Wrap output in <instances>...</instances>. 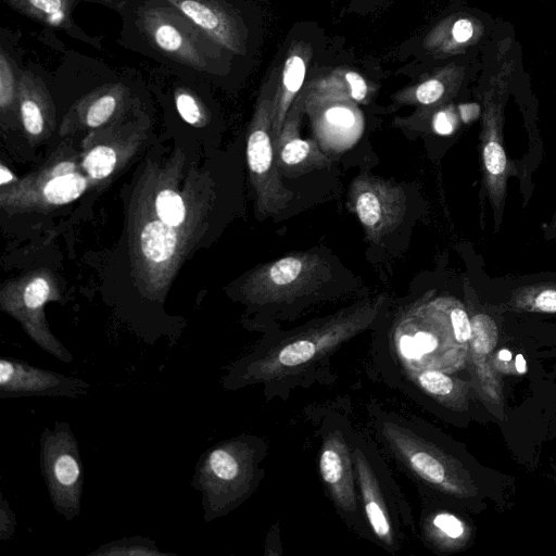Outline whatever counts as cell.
Here are the masks:
<instances>
[{
    "instance_id": "1",
    "label": "cell",
    "mask_w": 556,
    "mask_h": 556,
    "mask_svg": "<svg viewBox=\"0 0 556 556\" xmlns=\"http://www.w3.org/2000/svg\"><path fill=\"white\" fill-rule=\"evenodd\" d=\"M117 43L159 65L225 86L239 73L237 59L163 0H124Z\"/></svg>"
},
{
    "instance_id": "2",
    "label": "cell",
    "mask_w": 556,
    "mask_h": 556,
    "mask_svg": "<svg viewBox=\"0 0 556 556\" xmlns=\"http://www.w3.org/2000/svg\"><path fill=\"white\" fill-rule=\"evenodd\" d=\"M387 294L359 302L308 328L293 333L265 352L249 356L233 366L229 384L265 383L282 380L308 369L334 348L367 329L388 302Z\"/></svg>"
},
{
    "instance_id": "3",
    "label": "cell",
    "mask_w": 556,
    "mask_h": 556,
    "mask_svg": "<svg viewBox=\"0 0 556 556\" xmlns=\"http://www.w3.org/2000/svg\"><path fill=\"white\" fill-rule=\"evenodd\" d=\"M261 446L256 440L241 435L216 444L200 457L192 485L202 493L206 521L228 514L253 491Z\"/></svg>"
},
{
    "instance_id": "4",
    "label": "cell",
    "mask_w": 556,
    "mask_h": 556,
    "mask_svg": "<svg viewBox=\"0 0 556 556\" xmlns=\"http://www.w3.org/2000/svg\"><path fill=\"white\" fill-rule=\"evenodd\" d=\"M395 345L404 364L417 371L451 374L468 362V350L456 341L440 298L419 301L406 311L395 330Z\"/></svg>"
},
{
    "instance_id": "5",
    "label": "cell",
    "mask_w": 556,
    "mask_h": 556,
    "mask_svg": "<svg viewBox=\"0 0 556 556\" xmlns=\"http://www.w3.org/2000/svg\"><path fill=\"white\" fill-rule=\"evenodd\" d=\"M381 433L414 476L428 485L458 498L477 495L469 471L435 443L417 434L412 428L390 420L381 421Z\"/></svg>"
},
{
    "instance_id": "6",
    "label": "cell",
    "mask_w": 556,
    "mask_h": 556,
    "mask_svg": "<svg viewBox=\"0 0 556 556\" xmlns=\"http://www.w3.org/2000/svg\"><path fill=\"white\" fill-rule=\"evenodd\" d=\"M278 72L274 68L261 90L247 142L248 165L258 210L266 216L281 213L293 199V192L282 184L275 157L273 108Z\"/></svg>"
},
{
    "instance_id": "7",
    "label": "cell",
    "mask_w": 556,
    "mask_h": 556,
    "mask_svg": "<svg viewBox=\"0 0 556 556\" xmlns=\"http://www.w3.org/2000/svg\"><path fill=\"white\" fill-rule=\"evenodd\" d=\"M40 466L51 503L66 520L80 511L84 470L78 443L65 422L46 428L40 440Z\"/></svg>"
},
{
    "instance_id": "8",
    "label": "cell",
    "mask_w": 556,
    "mask_h": 556,
    "mask_svg": "<svg viewBox=\"0 0 556 556\" xmlns=\"http://www.w3.org/2000/svg\"><path fill=\"white\" fill-rule=\"evenodd\" d=\"M330 276V264L321 255L292 253L260 267L251 277L250 294L261 303L290 302L319 289Z\"/></svg>"
},
{
    "instance_id": "9",
    "label": "cell",
    "mask_w": 556,
    "mask_h": 556,
    "mask_svg": "<svg viewBox=\"0 0 556 556\" xmlns=\"http://www.w3.org/2000/svg\"><path fill=\"white\" fill-rule=\"evenodd\" d=\"M348 207L361 223L366 239L380 243L403 222L406 194L396 182L362 173L350 184Z\"/></svg>"
},
{
    "instance_id": "10",
    "label": "cell",
    "mask_w": 556,
    "mask_h": 556,
    "mask_svg": "<svg viewBox=\"0 0 556 556\" xmlns=\"http://www.w3.org/2000/svg\"><path fill=\"white\" fill-rule=\"evenodd\" d=\"M242 61L251 51V22L244 0H163Z\"/></svg>"
},
{
    "instance_id": "11",
    "label": "cell",
    "mask_w": 556,
    "mask_h": 556,
    "mask_svg": "<svg viewBox=\"0 0 556 556\" xmlns=\"http://www.w3.org/2000/svg\"><path fill=\"white\" fill-rule=\"evenodd\" d=\"M471 337L468 346V364L471 383L484 406L498 419L504 420L505 406L501 378L492 365V355L498 341L495 321L484 313L470 317Z\"/></svg>"
},
{
    "instance_id": "12",
    "label": "cell",
    "mask_w": 556,
    "mask_h": 556,
    "mask_svg": "<svg viewBox=\"0 0 556 556\" xmlns=\"http://www.w3.org/2000/svg\"><path fill=\"white\" fill-rule=\"evenodd\" d=\"M305 113L304 88L294 100L279 135L275 138V157L278 172L287 177H298L318 168H327L331 161L319 144L300 135Z\"/></svg>"
},
{
    "instance_id": "13",
    "label": "cell",
    "mask_w": 556,
    "mask_h": 556,
    "mask_svg": "<svg viewBox=\"0 0 556 556\" xmlns=\"http://www.w3.org/2000/svg\"><path fill=\"white\" fill-rule=\"evenodd\" d=\"M89 383L64 375L40 369L12 358L0 361V397L31 395L76 396L86 393Z\"/></svg>"
},
{
    "instance_id": "14",
    "label": "cell",
    "mask_w": 556,
    "mask_h": 556,
    "mask_svg": "<svg viewBox=\"0 0 556 556\" xmlns=\"http://www.w3.org/2000/svg\"><path fill=\"white\" fill-rule=\"evenodd\" d=\"M15 12L39 24L45 31H62L94 49H103V35L85 31L74 20V10L81 2L100 4L119 11L124 0H1Z\"/></svg>"
},
{
    "instance_id": "15",
    "label": "cell",
    "mask_w": 556,
    "mask_h": 556,
    "mask_svg": "<svg viewBox=\"0 0 556 556\" xmlns=\"http://www.w3.org/2000/svg\"><path fill=\"white\" fill-rule=\"evenodd\" d=\"M353 454L340 431L329 433L324 442L319 457L321 478L333 498L334 504L348 515H358V502L355 493L352 468Z\"/></svg>"
},
{
    "instance_id": "16",
    "label": "cell",
    "mask_w": 556,
    "mask_h": 556,
    "mask_svg": "<svg viewBox=\"0 0 556 556\" xmlns=\"http://www.w3.org/2000/svg\"><path fill=\"white\" fill-rule=\"evenodd\" d=\"M354 102L337 101L305 105L323 149L340 151L359 136L362 123Z\"/></svg>"
},
{
    "instance_id": "17",
    "label": "cell",
    "mask_w": 556,
    "mask_h": 556,
    "mask_svg": "<svg viewBox=\"0 0 556 556\" xmlns=\"http://www.w3.org/2000/svg\"><path fill=\"white\" fill-rule=\"evenodd\" d=\"M313 55V48L304 40L292 41L285 54L278 79L273 108V132L276 138L283 125L285 118L304 88Z\"/></svg>"
},
{
    "instance_id": "18",
    "label": "cell",
    "mask_w": 556,
    "mask_h": 556,
    "mask_svg": "<svg viewBox=\"0 0 556 556\" xmlns=\"http://www.w3.org/2000/svg\"><path fill=\"white\" fill-rule=\"evenodd\" d=\"M353 464L355 479L362 492L367 520L376 536L388 547H395V533L389 514L387 498L364 450L355 445Z\"/></svg>"
},
{
    "instance_id": "19",
    "label": "cell",
    "mask_w": 556,
    "mask_h": 556,
    "mask_svg": "<svg viewBox=\"0 0 556 556\" xmlns=\"http://www.w3.org/2000/svg\"><path fill=\"white\" fill-rule=\"evenodd\" d=\"M305 105L321 102L346 101L367 103L372 94V87L358 72L337 67L304 86Z\"/></svg>"
},
{
    "instance_id": "20",
    "label": "cell",
    "mask_w": 556,
    "mask_h": 556,
    "mask_svg": "<svg viewBox=\"0 0 556 556\" xmlns=\"http://www.w3.org/2000/svg\"><path fill=\"white\" fill-rule=\"evenodd\" d=\"M18 30L0 28V108L9 111L18 99L20 81L25 63Z\"/></svg>"
},
{
    "instance_id": "21",
    "label": "cell",
    "mask_w": 556,
    "mask_h": 556,
    "mask_svg": "<svg viewBox=\"0 0 556 556\" xmlns=\"http://www.w3.org/2000/svg\"><path fill=\"white\" fill-rule=\"evenodd\" d=\"M417 382L444 406L459 412L468 408L470 389H473L471 382L435 369L417 371Z\"/></svg>"
},
{
    "instance_id": "22",
    "label": "cell",
    "mask_w": 556,
    "mask_h": 556,
    "mask_svg": "<svg viewBox=\"0 0 556 556\" xmlns=\"http://www.w3.org/2000/svg\"><path fill=\"white\" fill-rule=\"evenodd\" d=\"M514 312L556 314V283H535L513 291L505 304Z\"/></svg>"
},
{
    "instance_id": "23",
    "label": "cell",
    "mask_w": 556,
    "mask_h": 556,
    "mask_svg": "<svg viewBox=\"0 0 556 556\" xmlns=\"http://www.w3.org/2000/svg\"><path fill=\"white\" fill-rule=\"evenodd\" d=\"M140 240L143 254L160 263L174 254L177 236L173 226L163 220H154L144 226Z\"/></svg>"
},
{
    "instance_id": "24",
    "label": "cell",
    "mask_w": 556,
    "mask_h": 556,
    "mask_svg": "<svg viewBox=\"0 0 556 556\" xmlns=\"http://www.w3.org/2000/svg\"><path fill=\"white\" fill-rule=\"evenodd\" d=\"M430 530L437 544L446 549L464 547L469 540V529L463 520L451 513L442 511L433 516Z\"/></svg>"
},
{
    "instance_id": "25",
    "label": "cell",
    "mask_w": 556,
    "mask_h": 556,
    "mask_svg": "<svg viewBox=\"0 0 556 556\" xmlns=\"http://www.w3.org/2000/svg\"><path fill=\"white\" fill-rule=\"evenodd\" d=\"M91 555L101 556H163L167 553L157 549L155 543L147 538H124L121 540L112 541Z\"/></svg>"
},
{
    "instance_id": "26",
    "label": "cell",
    "mask_w": 556,
    "mask_h": 556,
    "mask_svg": "<svg viewBox=\"0 0 556 556\" xmlns=\"http://www.w3.org/2000/svg\"><path fill=\"white\" fill-rule=\"evenodd\" d=\"M87 181L79 174L72 173L50 179L43 189L46 199L53 204H64L77 199L86 189Z\"/></svg>"
},
{
    "instance_id": "27",
    "label": "cell",
    "mask_w": 556,
    "mask_h": 556,
    "mask_svg": "<svg viewBox=\"0 0 556 556\" xmlns=\"http://www.w3.org/2000/svg\"><path fill=\"white\" fill-rule=\"evenodd\" d=\"M440 301L448 316L456 341L468 350L471 337V320L464 305L453 298H440Z\"/></svg>"
},
{
    "instance_id": "28",
    "label": "cell",
    "mask_w": 556,
    "mask_h": 556,
    "mask_svg": "<svg viewBox=\"0 0 556 556\" xmlns=\"http://www.w3.org/2000/svg\"><path fill=\"white\" fill-rule=\"evenodd\" d=\"M115 163V151L110 147L99 146L89 152L83 165L90 177L102 179L113 172Z\"/></svg>"
},
{
    "instance_id": "29",
    "label": "cell",
    "mask_w": 556,
    "mask_h": 556,
    "mask_svg": "<svg viewBox=\"0 0 556 556\" xmlns=\"http://www.w3.org/2000/svg\"><path fill=\"white\" fill-rule=\"evenodd\" d=\"M156 213L161 220L175 227L181 224L186 210L180 195L172 190L161 191L155 200Z\"/></svg>"
},
{
    "instance_id": "30",
    "label": "cell",
    "mask_w": 556,
    "mask_h": 556,
    "mask_svg": "<svg viewBox=\"0 0 556 556\" xmlns=\"http://www.w3.org/2000/svg\"><path fill=\"white\" fill-rule=\"evenodd\" d=\"M492 365L498 375H523L528 370L523 355L517 354L514 358L507 349L493 353Z\"/></svg>"
},
{
    "instance_id": "31",
    "label": "cell",
    "mask_w": 556,
    "mask_h": 556,
    "mask_svg": "<svg viewBox=\"0 0 556 556\" xmlns=\"http://www.w3.org/2000/svg\"><path fill=\"white\" fill-rule=\"evenodd\" d=\"M50 287L43 278L34 279L24 291V303L29 309L41 307L48 300Z\"/></svg>"
},
{
    "instance_id": "32",
    "label": "cell",
    "mask_w": 556,
    "mask_h": 556,
    "mask_svg": "<svg viewBox=\"0 0 556 556\" xmlns=\"http://www.w3.org/2000/svg\"><path fill=\"white\" fill-rule=\"evenodd\" d=\"M457 126V116L452 109L440 110L432 117V128L439 135H451Z\"/></svg>"
},
{
    "instance_id": "33",
    "label": "cell",
    "mask_w": 556,
    "mask_h": 556,
    "mask_svg": "<svg viewBox=\"0 0 556 556\" xmlns=\"http://www.w3.org/2000/svg\"><path fill=\"white\" fill-rule=\"evenodd\" d=\"M15 515L11 510L8 502L1 496V508H0V539L8 540L15 531Z\"/></svg>"
},
{
    "instance_id": "34",
    "label": "cell",
    "mask_w": 556,
    "mask_h": 556,
    "mask_svg": "<svg viewBox=\"0 0 556 556\" xmlns=\"http://www.w3.org/2000/svg\"><path fill=\"white\" fill-rule=\"evenodd\" d=\"M473 28L472 24L466 18L457 20L451 30L452 38L455 42L462 43L472 36Z\"/></svg>"
},
{
    "instance_id": "35",
    "label": "cell",
    "mask_w": 556,
    "mask_h": 556,
    "mask_svg": "<svg viewBox=\"0 0 556 556\" xmlns=\"http://www.w3.org/2000/svg\"><path fill=\"white\" fill-rule=\"evenodd\" d=\"M75 169V164L73 162H62L54 166L52 169V177H63L70 175Z\"/></svg>"
},
{
    "instance_id": "36",
    "label": "cell",
    "mask_w": 556,
    "mask_h": 556,
    "mask_svg": "<svg viewBox=\"0 0 556 556\" xmlns=\"http://www.w3.org/2000/svg\"><path fill=\"white\" fill-rule=\"evenodd\" d=\"M459 110L462 112L463 119L466 122L475 118L479 112V108L475 104L462 105Z\"/></svg>"
},
{
    "instance_id": "37",
    "label": "cell",
    "mask_w": 556,
    "mask_h": 556,
    "mask_svg": "<svg viewBox=\"0 0 556 556\" xmlns=\"http://www.w3.org/2000/svg\"><path fill=\"white\" fill-rule=\"evenodd\" d=\"M13 175L12 173L3 165L0 167V184L3 186L12 181Z\"/></svg>"
},
{
    "instance_id": "38",
    "label": "cell",
    "mask_w": 556,
    "mask_h": 556,
    "mask_svg": "<svg viewBox=\"0 0 556 556\" xmlns=\"http://www.w3.org/2000/svg\"><path fill=\"white\" fill-rule=\"evenodd\" d=\"M552 222H553V223H552V225H553V226H554V228L556 229V215H555V217L553 218V220H552Z\"/></svg>"
},
{
    "instance_id": "39",
    "label": "cell",
    "mask_w": 556,
    "mask_h": 556,
    "mask_svg": "<svg viewBox=\"0 0 556 556\" xmlns=\"http://www.w3.org/2000/svg\"><path fill=\"white\" fill-rule=\"evenodd\" d=\"M356 2H369L371 0H355Z\"/></svg>"
}]
</instances>
